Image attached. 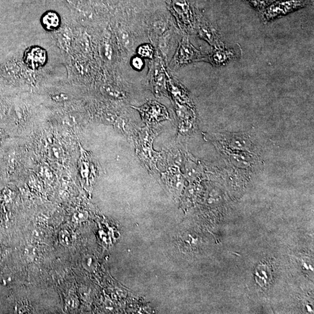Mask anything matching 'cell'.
Wrapping results in <instances>:
<instances>
[{
	"instance_id": "6",
	"label": "cell",
	"mask_w": 314,
	"mask_h": 314,
	"mask_svg": "<svg viewBox=\"0 0 314 314\" xmlns=\"http://www.w3.org/2000/svg\"><path fill=\"white\" fill-rule=\"evenodd\" d=\"M234 56V53L231 50H225L221 48H219L217 50L213 52L211 55V59L213 62L216 64H224L232 59Z\"/></svg>"
},
{
	"instance_id": "5",
	"label": "cell",
	"mask_w": 314,
	"mask_h": 314,
	"mask_svg": "<svg viewBox=\"0 0 314 314\" xmlns=\"http://www.w3.org/2000/svg\"><path fill=\"white\" fill-rule=\"evenodd\" d=\"M198 55L199 52L187 41H184L179 50V60L180 64L192 61L198 57Z\"/></svg>"
},
{
	"instance_id": "2",
	"label": "cell",
	"mask_w": 314,
	"mask_h": 314,
	"mask_svg": "<svg viewBox=\"0 0 314 314\" xmlns=\"http://www.w3.org/2000/svg\"><path fill=\"white\" fill-rule=\"evenodd\" d=\"M138 109L142 113L143 118L149 122H155L168 118L165 108L156 102H149Z\"/></svg>"
},
{
	"instance_id": "17",
	"label": "cell",
	"mask_w": 314,
	"mask_h": 314,
	"mask_svg": "<svg viewBox=\"0 0 314 314\" xmlns=\"http://www.w3.org/2000/svg\"><path fill=\"white\" fill-rule=\"evenodd\" d=\"M64 122H65L67 125L73 127L75 122V120L74 117L67 116L66 118L64 119Z\"/></svg>"
},
{
	"instance_id": "9",
	"label": "cell",
	"mask_w": 314,
	"mask_h": 314,
	"mask_svg": "<svg viewBox=\"0 0 314 314\" xmlns=\"http://www.w3.org/2000/svg\"><path fill=\"white\" fill-rule=\"evenodd\" d=\"M82 264L83 268L90 272H92L96 270L97 267V262L96 257L91 255H87L83 257Z\"/></svg>"
},
{
	"instance_id": "10",
	"label": "cell",
	"mask_w": 314,
	"mask_h": 314,
	"mask_svg": "<svg viewBox=\"0 0 314 314\" xmlns=\"http://www.w3.org/2000/svg\"><path fill=\"white\" fill-rule=\"evenodd\" d=\"M58 240L64 246H69L72 243V237L69 232L67 230H62L58 234Z\"/></svg>"
},
{
	"instance_id": "3",
	"label": "cell",
	"mask_w": 314,
	"mask_h": 314,
	"mask_svg": "<svg viewBox=\"0 0 314 314\" xmlns=\"http://www.w3.org/2000/svg\"><path fill=\"white\" fill-rule=\"evenodd\" d=\"M47 59L46 51L43 48L37 46L29 48L24 56L25 63L30 68L34 70L44 67Z\"/></svg>"
},
{
	"instance_id": "1",
	"label": "cell",
	"mask_w": 314,
	"mask_h": 314,
	"mask_svg": "<svg viewBox=\"0 0 314 314\" xmlns=\"http://www.w3.org/2000/svg\"><path fill=\"white\" fill-rule=\"evenodd\" d=\"M309 0H282L271 3L264 11V17L267 21L281 17L295 10L307 6Z\"/></svg>"
},
{
	"instance_id": "16",
	"label": "cell",
	"mask_w": 314,
	"mask_h": 314,
	"mask_svg": "<svg viewBox=\"0 0 314 314\" xmlns=\"http://www.w3.org/2000/svg\"><path fill=\"white\" fill-rule=\"evenodd\" d=\"M51 154L52 156L56 159L60 158V151L59 147L56 146H53L51 147Z\"/></svg>"
},
{
	"instance_id": "11",
	"label": "cell",
	"mask_w": 314,
	"mask_h": 314,
	"mask_svg": "<svg viewBox=\"0 0 314 314\" xmlns=\"http://www.w3.org/2000/svg\"><path fill=\"white\" fill-rule=\"evenodd\" d=\"M139 54L145 57L151 58L153 55V50L152 47L149 44L142 45L139 48Z\"/></svg>"
},
{
	"instance_id": "13",
	"label": "cell",
	"mask_w": 314,
	"mask_h": 314,
	"mask_svg": "<svg viewBox=\"0 0 314 314\" xmlns=\"http://www.w3.org/2000/svg\"><path fill=\"white\" fill-rule=\"evenodd\" d=\"M89 214L85 210H79L75 212L74 214L73 218L76 222H82L88 219Z\"/></svg>"
},
{
	"instance_id": "7",
	"label": "cell",
	"mask_w": 314,
	"mask_h": 314,
	"mask_svg": "<svg viewBox=\"0 0 314 314\" xmlns=\"http://www.w3.org/2000/svg\"><path fill=\"white\" fill-rule=\"evenodd\" d=\"M200 35L204 39L209 41V42L218 48H221L220 41L218 39L214 30L208 26L207 25H203L200 29Z\"/></svg>"
},
{
	"instance_id": "4",
	"label": "cell",
	"mask_w": 314,
	"mask_h": 314,
	"mask_svg": "<svg viewBox=\"0 0 314 314\" xmlns=\"http://www.w3.org/2000/svg\"><path fill=\"white\" fill-rule=\"evenodd\" d=\"M41 24L47 31H54L60 27V18L54 11H48L41 17Z\"/></svg>"
},
{
	"instance_id": "12",
	"label": "cell",
	"mask_w": 314,
	"mask_h": 314,
	"mask_svg": "<svg viewBox=\"0 0 314 314\" xmlns=\"http://www.w3.org/2000/svg\"><path fill=\"white\" fill-rule=\"evenodd\" d=\"M252 5L259 10L266 9L271 5L272 0H248Z\"/></svg>"
},
{
	"instance_id": "14",
	"label": "cell",
	"mask_w": 314,
	"mask_h": 314,
	"mask_svg": "<svg viewBox=\"0 0 314 314\" xmlns=\"http://www.w3.org/2000/svg\"><path fill=\"white\" fill-rule=\"evenodd\" d=\"M51 98L56 102L62 103V102H65L69 100L70 97L65 93H59L52 95Z\"/></svg>"
},
{
	"instance_id": "15",
	"label": "cell",
	"mask_w": 314,
	"mask_h": 314,
	"mask_svg": "<svg viewBox=\"0 0 314 314\" xmlns=\"http://www.w3.org/2000/svg\"><path fill=\"white\" fill-rule=\"evenodd\" d=\"M132 66L138 70H141L143 67V62L141 58L135 57L132 60Z\"/></svg>"
},
{
	"instance_id": "8",
	"label": "cell",
	"mask_w": 314,
	"mask_h": 314,
	"mask_svg": "<svg viewBox=\"0 0 314 314\" xmlns=\"http://www.w3.org/2000/svg\"><path fill=\"white\" fill-rule=\"evenodd\" d=\"M175 9L181 17V20L184 24H191V15L187 4L185 0H175L174 2Z\"/></svg>"
}]
</instances>
